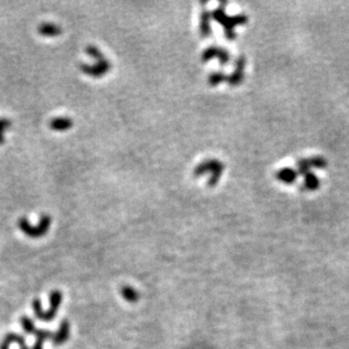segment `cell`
<instances>
[{"instance_id": "6da1fadb", "label": "cell", "mask_w": 349, "mask_h": 349, "mask_svg": "<svg viewBox=\"0 0 349 349\" xmlns=\"http://www.w3.org/2000/svg\"><path fill=\"white\" fill-rule=\"evenodd\" d=\"M226 4H227L226 2L221 3V6H219L212 12L211 17L215 22H217L223 28L224 35L227 38V40L233 41L236 38L235 28L238 26L245 25L248 21V18L244 14H238L236 16L227 15L225 11Z\"/></svg>"}, {"instance_id": "7a4b0ae2", "label": "cell", "mask_w": 349, "mask_h": 349, "mask_svg": "<svg viewBox=\"0 0 349 349\" xmlns=\"http://www.w3.org/2000/svg\"><path fill=\"white\" fill-rule=\"evenodd\" d=\"M62 299H63V296L60 291H53L50 295L51 307H50L49 311H47V312H44L42 310L41 301L38 299H34L32 302V307H33L35 316L38 319L45 321V322H50V321L55 319V317L58 314V309L62 303Z\"/></svg>"}, {"instance_id": "3957f363", "label": "cell", "mask_w": 349, "mask_h": 349, "mask_svg": "<svg viewBox=\"0 0 349 349\" xmlns=\"http://www.w3.org/2000/svg\"><path fill=\"white\" fill-rule=\"evenodd\" d=\"M224 171V164L216 159H209L200 163L194 170L195 176H201L203 174H209L208 185L209 187H214L221 177Z\"/></svg>"}, {"instance_id": "277c9868", "label": "cell", "mask_w": 349, "mask_h": 349, "mask_svg": "<svg viewBox=\"0 0 349 349\" xmlns=\"http://www.w3.org/2000/svg\"><path fill=\"white\" fill-rule=\"evenodd\" d=\"M51 224L52 218L48 214H43L41 216L37 226H32L26 217H21L18 221L19 228L22 230V232L25 233L27 236L33 239H38L45 236L49 231Z\"/></svg>"}, {"instance_id": "5b68a950", "label": "cell", "mask_w": 349, "mask_h": 349, "mask_svg": "<svg viewBox=\"0 0 349 349\" xmlns=\"http://www.w3.org/2000/svg\"><path fill=\"white\" fill-rule=\"evenodd\" d=\"M111 67H112L111 62L106 58H103L101 60H97L96 63L92 64V65H88V64H81L80 65L81 71L87 76L92 77V78L103 77L105 74H107L110 71Z\"/></svg>"}, {"instance_id": "8992f818", "label": "cell", "mask_w": 349, "mask_h": 349, "mask_svg": "<svg viewBox=\"0 0 349 349\" xmlns=\"http://www.w3.org/2000/svg\"><path fill=\"white\" fill-rule=\"evenodd\" d=\"M212 58H218L220 65L224 66L230 60V54L228 53L227 50H225L223 48L216 47V46H210L204 51L202 60H203V62H207Z\"/></svg>"}, {"instance_id": "52a82bcc", "label": "cell", "mask_w": 349, "mask_h": 349, "mask_svg": "<svg viewBox=\"0 0 349 349\" xmlns=\"http://www.w3.org/2000/svg\"><path fill=\"white\" fill-rule=\"evenodd\" d=\"M245 64H246V60L244 56L239 57L236 60L235 70L227 79V82L231 87H237L243 83L244 79Z\"/></svg>"}, {"instance_id": "ba28073f", "label": "cell", "mask_w": 349, "mask_h": 349, "mask_svg": "<svg viewBox=\"0 0 349 349\" xmlns=\"http://www.w3.org/2000/svg\"><path fill=\"white\" fill-rule=\"evenodd\" d=\"M70 337V323L68 320L64 319L61 321L59 330L54 334L52 341L55 346H62L65 344Z\"/></svg>"}, {"instance_id": "9c48e42d", "label": "cell", "mask_w": 349, "mask_h": 349, "mask_svg": "<svg viewBox=\"0 0 349 349\" xmlns=\"http://www.w3.org/2000/svg\"><path fill=\"white\" fill-rule=\"evenodd\" d=\"M73 120L67 116H58L55 117L50 121V128L54 131L64 132L73 127Z\"/></svg>"}, {"instance_id": "30bf717a", "label": "cell", "mask_w": 349, "mask_h": 349, "mask_svg": "<svg viewBox=\"0 0 349 349\" xmlns=\"http://www.w3.org/2000/svg\"><path fill=\"white\" fill-rule=\"evenodd\" d=\"M38 33L44 37H57L62 33V29L54 23H42L38 27Z\"/></svg>"}, {"instance_id": "8fae6325", "label": "cell", "mask_w": 349, "mask_h": 349, "mask_svg": "<svg viewBox=\"0 0 349 349\" xmlns=\"http://www.w3.org/2000/svg\"><path fill=\"white\" fill-rule=\"evenodd\" d=\"M211 18H212L211 14L206 9H204L200 17V34L204 38H207L211 34V26H210Z\"/></svg>"}, {"instance_id": "7c38bea8", "label": "cell", "mask_w": 349, "mask_h": 349, "mask_svg": "<svg viewBox=\"0 0 349 349\" xmlns=\"http://www.w3.org/2000/svg\"><path fill=\"white\" fill-rule=\"evenodd\" d=\"M298 174H299L296 170L289 168V167H286V168H282L279 171H278L277 178L283 183L291 184L296 181Z\"/></svg>"}, {"instance_id": "4fadbf2b", "label": "cell", "mask_w": 349, "mask_h": 349, "mask_svg": "<svg viewBox=\"0 0 349 349\" xmlns=\"http://www.w3.org/2000/svg\"><path fill=\"white\" fill-rule=\"evenodd\" d=\"M33 335L36 337V342L33 346L32 349H43V345L48 339H52L54 336V333L46 330H38L36 329L33 333Z\"/></svg>"}, {"instance_id": "5bb4252c", "label": "cell", "mask_w": 349, "mask_h": 349, "mask_svg": "<svg viewBox=\"0 0 349 349\" xmlns=\"http://www.w3.org/2000/svg\"><path fill=\"white\" fill-rule=\"evenodd\" d=\"M305 187L309 190H316L319 188L320 180L318 176L312 172L305 174V180H304Z\"/></svg>"}, {"instance_id": "9a60e30c", "label": "cell", "mask_w": 349, "mask_h": 349, "mask_svg": "<svg viewBox=\"0 0 349 349\" xmlns=\"http://www.w3.org/2000/svg\"><path fill=\"white\" fill-rule=\"evenodd\" d=\"M121 295L126 301H128L130 303H135L139 300L138 292L130 286H124L121 289Z\"/></svg>"}, {"instance_id": "2e32d148", "label": "cell", "mask_w": 349, "mask_h": 349, "mask_svg": "<svg viewBox=\"0 0 349 349\" xmlns=\"http://www.w3.org/2000/svg\"><path fill=\"white\" fill-rule=\"evenodd\" d=\"M227 79H228V77L225 76L222 72H215V73H212L209 77V84L211 87H216L219 84H221L222 82L227 81Z\"/></svg>"}, {"instance_id": "e0dca14e", "label": "cell", "mask_w": 349, "mask_h": 349, "mask_svg": "<svg viewBox=\"0 0 349 349\" xmlns=\"http://www.w3.org/2000/svg\"><path fill=\"white\" fill-rule=\"evenodd\" d=\"M21 323H22V327L25 330V332L29 335H33L34 331L36 330L34 322L29 318V316H22L21 317Z\"/></svg>"}, {"instance_id": "ac0fdd59", "label": "cell", "mask_w": 349, "mask_h": 349, "mask_svg": "<svg viewBox=\"0 0 349 349\" xmlns=\"http://www.w3.org/2000/svg\"><path fill=\"white\" fill-rule=\"evenodd\" d=\"M12 125V121L7 118V117H1L0 118V145H3L5 143V138H4V132L5 130L9 129Z\"/></svg>"}, {"instance_id": "d6986e66", "label": "cell", "mask_w": 349, "mask_h": 349, "mask_svg": "<svg viewBox=\"0 0 349 349\" xmlns=\"http://www.w3.org/2000/svg\"><path fill=\"white\" fill-rule=\"evenodd\" d=\"M86 52L87 53V55L90 57V58L95 59L96 61L97 60H101L104 58L102 52L95 46H92V45H89L87 46V49H86Z\"/></svg>"}, {"instance_id": "ffe728a7", "label": "cell", "mask_w": 349, "mask_h": 349, "mask_svg": "<svg viewBox=\"0 0 349 349\" xmlns=\"http://www.w3.org/2000/svg\"><path fill=\"white\" fill-rule=\"evenodd\" d=\"M297 167H298V171H297L298 174H307L311 172L310 171L311 164H310L309 159L303 158V159L299 160L298 163H297Z\"/></svg>"}, {"instance_id": "44dd1931", "label": "cell", "mask_w": 349, "mask_h": 349, "mask_svg": "<svg viewBox=\"0 0 349 349\" xmlns=\"http://www.w3.org/2000/svg\"><path fill=\"white\" fill-rule=\"evenodd\" d=\"M311 167L323 169L327 166V160L322 156H314L309 159Z\"/></svg>"}, {"instance_id": "7402d4cb", "label": "cell", "mask_w": 349, "mask_h": 349, "mask_svg": "<svg viewBox=\"0 0 349 349\" xmlns=\"http://www.w3.org/2000/svg\"><path fill=\"white\" fill-rule=\"evenodd\" d=\"M8 335L10 336L13 344H18L20 346V349H29V347L26 344V340L24 337H22L18 334H15V333H10Z\"/></svg>"}, {"instance_id": "603a6c76", "label": "cell", "mask_w": 349, "mask_h": 349, "mask_svg": "<svg viewBox=\"0 0 349 349\" xmlns=\"http://www.w3.org/2000/svg\"><path fill=\"white\" fill-rule=\"evenodd\" d=\"M12 344H13V343H12V340H11L10 336L7 335V336L3 339V341L1 342V344H0V349H9L10 346H11Z\"/></svg>"}]
</instances>
